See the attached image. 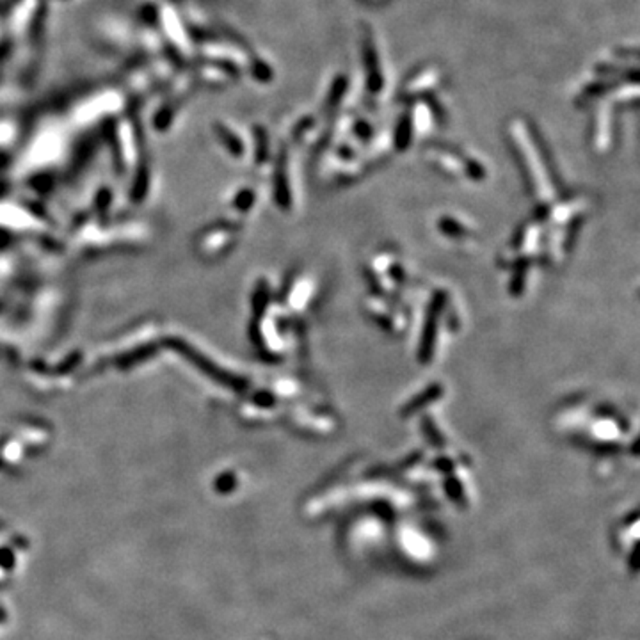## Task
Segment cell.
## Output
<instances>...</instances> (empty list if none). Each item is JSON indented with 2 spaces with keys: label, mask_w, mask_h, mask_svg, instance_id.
<instances>
[{
  "label": "cell",
  "mask_w": 640,
  "mask_h": 640,
  "mask_svg": "<svg viewBox=\"0 0 640 640\" xmlns=\"http://www.w3.org/2000/svg\"><path fill=\"white\" fill-rule=\"evenodd\" d=\"M440 80H441L440 71L434 70V68H427V70H423L422 73H418L414 79H411L410 82H407L404 93L405 95L413 96V95H418V93L429 91V89H432V87L440 82Z\"/></svg>",
  "instance_id": "obj_1"
}]
</instances>
